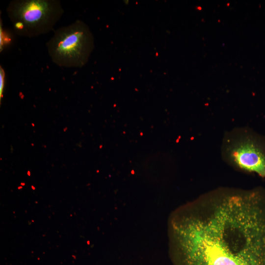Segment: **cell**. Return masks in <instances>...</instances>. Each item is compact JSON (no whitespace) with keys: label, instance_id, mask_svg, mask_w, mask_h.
<instances>
[{"label":"cell","instance_id":"6da1fadb","mask_svg":"<svg viewBox=\"0 0 265 265\" xmlns=\"http://www.w3.org/2000/svg\"><path fill=\"white\" fill-rule=\"evenodd\" d=\"M187 265H265V189L206 193L175 223Z\"/></svg>","mask_w":265,"mask_h":265},{"label":"cell","instance_id":"7a4b0ae2","mask_svg":"<svg viewBox=\"0 0 265 265\" xmlns=\"http://www.w3.org/2000/svg\"><path fill=\"white\" fill-rule=\"evenodd\" d=\"M221 155L228 164L265 179V136L249 127H238L223 136Z\"/></svg>","mask_w":265,"mask_h":265},{"label":"cell","instance_id":"3957f363","mask_svg":"<svg viewBox=\"0 0 265 265\" xmlns=\"http://www.w3.org/2000/svg\"><path fill=\"white\" fill-rule=\"evenodd\" d=\"M6 12L15 33L31 38L52 30L64 10L58 0H13Z\"/></svg>","mask_w":265,"mask_h":265},{"label":"cell","instance_id":"277c9868","mask_svg":"<svg viewBox=\"0 0 265 265\" xmlns=\"http://www.w3.org/2000/svg\"><path fill=\"white\" fill-rule=\"evenodd\" d=\"M46 45L49 55L56 65L80 68L88 60L94 48V38L89 27L77 20L56 30Z\"/></svg>","mask_w":265,"mask_h":265},{"label":"cell","instance_id":"5b68a950","mask_svg":"<svg viewBox=\"0 0 265 265\" xmlns=\"http://www.w3.org/2000/svg\"><path fill=\"white\" fill-rule=\"evenodd\" d=\"M5 72L2 67L0 66V97H1V94L3 91L4 82H5Z\"/></svg>","mask_w":265,"mask_h":265}]
</instances>
